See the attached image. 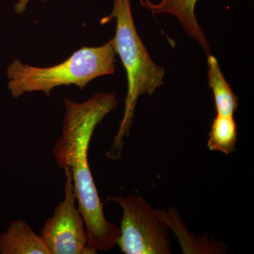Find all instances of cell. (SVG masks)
I'll return each instance as SVG.
<instances>
[{
    "label": "cell",
    "mask_w": 254,
    "mask_h": 254,
    "mask_svg": "<svg viewBox=\"0 0 254 254\" xmlns=\"http://www.w3.org/2000/svg\"><path fill=\"white\" fill-rule=\"evenodd\" d=\"M123 209L117 245L126 254H170L168 227L158 211L141 196L110 197Z\"/></svg>",
    "instance_id": "cell-4"
},
{
    "label": "cell",
    "mask_w": 254,
    "mask_h": 254,
    "mask_svg": "<svg viewBox=\"0 0 254 254\" xmlns=\"http://www.w3.org/2000/svg\"><path fill=\"white\" fill-rule=\"evenodd\" d=\"M42 1H48V0H42Z\"/></svg>",
    "instance_id": "cell-11"
},
{
    "label": "cell",
    "mask_w": 254,
    "mask_h": 254,
    "mask_svg": "<svg viewBox=\"0 0 254 254\" xmlns=\"http://www.w3.org/2000/svg\"><path fill=\"white\" fill-rule=\"evenodd\" d=\"M115 55L110 40L100 47H83L66 61L49 67L31 66L16 59L6 70L8 89L14 98L35 91L49 95L53 88L71 84L83 89L92 80L115 72Z\"/></svg>",
    "instance_id": "cell-3"
},
{
    "label": "cell",
    "mask_w": 254,
    "mask_h": 254,
    "mask_svg": "<svg viewBox=\"0 0 254 254\" xmlns=\"http://www.w3.org/2000/svg\"><path fill=\"white\" fill-rule=\"evenodd\" d=\"M1 254H50L40 235L23 219L14 220L0 234Z\"/></svg>",
    "instance_id": "cell-8"
},
{
    "label": "cell",
    "mask_w": 254,
    "mask_h": 254,
    "mask_svg": "<svg viewBox=\"0 0 254 254\" xmlns=\"http://www.w3.org/2000/svg\"><path fill=\"white\" fill-rule=\"evenodd\" d=\"M64 170V197L53 216L45 222L40 236L50 254H94L88 247L86 225L78 208L71 172L68 168Z\"/></svg>",
    "instance_id": "cell-5"
},
{
    "label": "cell",
    "mask_w": 254,
    "mask_h": 254,
    "mask_svg": "<svg viewBox=\"0 0 254 254\" xmlns=\"http://www.w3.org/2000/svg\"><path fill=\"white\" fill-rule=\"evenodd\" d=\"M237 140V127L234 116L217 114L209 133V149L230 154L236 150Z\"/></svg>",
    "instance_id": "cell-10"
},
{
    "label": "cell",
    "mask_w": 254,
    "mask_h": 254,
    "mask_svg": "<svg viewBox=\"0 0 254 254\" xmlns=\"http://www.w3.org/2000/svg\"><path fill=\"white\" fill-rule=\"evenodd\" d=\"M113 18H116L117 21L116 33L113 39L114 48L123 62L128 82L123 120L107 153L108 158L118 160L121 157L125 138L129 135L138 98L152 95L163 86L165 71V68L151 59L137 33L131 0H114L111 14L103 18L101 23L109 22Z\"/></svg>",
    "instance_id": "cell-2"
},
{
    "label": "cell",
    "mask_w": 254,
    "mask_h": 254,
    "mask_svg": "<svg viewBox=\"0 0 254 254\" xmlns=\"http://www.w3.org/2000/svg\"><path fill=\"white\" fill-rule=\"evenodd\" d=\"M118 103L115 93H97L83 103L66 97L62 133L53 150L58 166L71 172L78 208L86 225L88 247L94 254L112 250L120 235V228L105 218L88 157L95 128L116 109Z\"/></svg>",
    "instance_id": "cell-1"
},
{
    "label": "cell",
    "mask_w": 254,
    "mask_h": 254,
    "mask_svg": "<svg viewBox=\"0 0 254 254\" xmlns=\"http://www.w3.org/2000/svg\"><path fill=\"white\" fill-rule=\"evenodd\" d=\"M209 86L212 88L217 114L234 116L238 106V98L227 83L219 65L218 60L208 55Z\"/></svg>",
    "instance_id": "cell-9"
},
{
    "label": "cell",
    "mask_w": 254,
    "mask_h": 254,
    "mask_svg": "<svg viewBox=\"0 0 254 254\" xmlns=\"http://www.w3.org/2000/svg\"><path fill=\"white\" fill-rule=\"evenodd\" d=\"M197 1L198 0H161L158 4H154L150 0H140L143 6L154 14H169L175 16L187 33L198 42L203 51L209 55L211 53L208 40L195 17Z\"/></svg>",
    "instance_id": "cell-6"
},
{
    "label": "cell",
    "mask_w": 254,
    "mask_h": 254,
    "mask_svg": "<svg viewBox=\"0 0 254 254\" xmlns=\"http://www.w3.org/2000/svg\"><path fill=\"white\" fill-rule=\"evenodd\" d=\"M168 228L175 232L184 254H225L227 246L222 242L210 240L208 236L196 237L188 230L175 208L157 210Z\"/></svg>",
    "instance_id": "cell-7"
}]
</instances>
